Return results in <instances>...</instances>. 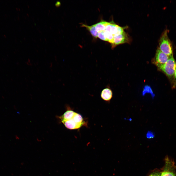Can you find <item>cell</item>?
Segmentation results:
<instances>
[{
    "mask_svg": "<svg viewBox=\"0 0 176 176\" xmlns=\"http://www.w3.org/2000/svg\"><path fill=\"white\" fill-rule=\"evenodd\" d=\"M66 111L62 115L57 116L61 122L67 129L75 130L86 126V122L81 114L67 107Z\"/></svg>",
    "mask_w": 176,
    "mask_h": 176,
    "instance_id": "cell-1",
    "label": "cell"
},
{
    "mask_svg": "<svg viewBox=\"0 0 176 176\" xmlns=\"http://www.w3.org/2000/svg\"><path fill=\"white\" fill-rule=\"evenodd\" d=\"M176 66V63L173 56L170 57L165 64L157 66L158 69L164 72L172 83Z\"/></svg>",
    "mask_w": 176,
    "mask_h": 176,
    "instance_id": "cell-2",
    "label": "cell"
},
{
    "mask_svg": "<svg viewBox=\"0 0 176 176\" xmlns=\"http://www.w3.org/2000/svg\"><path fill=\"white\" fill-rule=\"evenodd\" d=\"M158 49L169 57L173 56L172 47L165 31L161 37Z\"/></svg>",
    "mask_w": 176,
    "mask_h": 176,
    "instance_id": "cell-3",
    "label": "cell"
},
{
    "mask_svg": "<svg viewBox=\"0 0 176 176\" xmlns=\"http://www.w3.org/2000/svg\"><path fill=\"white\" fill-rule=\"evenodd\" d=\"M176 166L174 162L168 157L165 159V165L160 176H176Z\"/></svg>",
    "mask_w": 176,
    "mask_h": 176,
    "instance_id": "cell-4",
    "label": "cell"
},
{
    "mask_svg": "<svg viewBox=\"0 0 176 176\" xmlns=\"http://www.w3.org/2000/svg\"><path fill=\"white\" fill-rule=\"evenodd\" d=\"M130 39L127 34L124 31L114 36L112 47L113 48L117 45L122 44L129 43Z\"/></svg>",
    "mask_w": 176,
    "mask_h": 176,
    "instance_id": "cell-5",
    "label": "cell"
},
{
    "mask_svg": "<svg viewBox=\"0 0 176 176\" xmlns=\"http://www.w3.org/2000/svg\"><path fill=\"white\" fill-rule=\"evenodd\" d=\"M169 57L158 49L156 50L153 63L156 66L164 64L167 61Z\"/></svg>",
    "mask_w": 176,
    "mask_h": 176,
    "instance_id": "cell-6",
    "label": "cell"
},
{
    "mask_svg": "<svg viewBox=\"0 0 176 176\" xmlns=\"http://www.w3.org/2000/svg\"><path fill=\"white\" fill-rule=\"evenodd\" d=\"M113 34L114 36L123 32V28L115 23L108 22L104 30Z\"/></svg>",
    "mask_w": 176,
    "mask_h": 176,
    "instance_id": "cell-7",
    "label": "cell"
},
{
    "mask_svg": "<svg viewBox=\"0 0 176 176\" xmlns=\"http://www.w3.org/2000/svg\"><path fill=\"white\" fill-rule=\"evenodd\" d=\"M112 90L108 88H106L103 89L100 94V97L102 99L107 102L110 101L112 98Z\"/></svg>",
    "mask_w": 176,
    "mask_h": 176,
    "instance_id": "cell-8",
    "label": "cell"
},
{
    "mask_svg": "<svg viewBox=\"0 0 176 176\" xmlns=\"http://www.w3.org/2000/svg\"><path fill=\"white\" fill-rule=\"evenodd\" d=\"M82 27H85L88 30L92 35L94 37L97 38L98 37V32L97 31L95 24L89 26L87 25L82 24Z\"/></svg>",
    "mask_w": 176,
    "mask_h": 176,
    "instance_id": "cell-9",
    "label": "cell"
},
{
    "mask_svg": "<svg viewBox=\"0 0 176 176\" xmlns=\"http://www.w3.org/2000/svg\"><path fill=\"white\" fill-rule=\"evenodd\" d=\"M108 22L102 21L95 24L97 31L98 32L104 30Z\"/></svg>",
    "mask_w": 176,
    "mask_h": 176,
    "instance_id": "cell-10",
    "label": "cell"
},
{
    "mask_svg": "<svg viewBox=\"0 0 176 176\" xmlns=\"http://www.w3.org/2000/svg\"><path fill=\"white\" fill-rule=\"evenodd\" d=\"M146 93H150L153 97L154 96V94L153 93L151 88L149 86H145L144 87L143 91L142 92L143 95H144Z\"/></svg>",
    "mask_w": 176,
    "mask_h": 176,
    "instance_id": "cell-11",
    "label": "cell"
},
{
    "mask_svg": "<svg viewBox=\"0 0 176 176\" xmlns=\"http://www.w3.org/2000/svg\"><path fill=\"white\" fill-rule=\"evenodd\" d=\"M103 31L98 32V37L102 40L107 41V39L104 34Z\"/></svg>",
    "mask_w": 176,
    "mask_h": 176,
    "instance_id": "cell-12",
    "label": "cell"
},
{
    "mask_svg": "<svg viewBox=\"0 0 176 176\" xmlns=\"http://www.w3.org/2000/svg\"><path fill=\"white\" fill-rule=\"evenodd\" d=\"M172 84V88H176V66L174 74V79Z\"/></svg>",
    "mask_w": 176,
    "mask_h": 176,
    "instance_id": "cell-13",
    "label": "cell"
},
{
    "mask_svg": "<svg viewBox=\"0 0 176 176\" xmlns=\"http://www.w3.org/2000/svg\"><path fill=\"white\" fill-rule=\"evenodd\" d=\"M161 173L159 172L154 173L149 176H160Z\"/></svg>",
    "mask_w": 176,
    "mask_h": 176,
    "instance_id": "cell-14",
    "label": "cell"
},
{
    "mask_svg": "<svg viewBox=\"0 0 176 176\" xmlns=\"http://www.w3.org/2000/svg\"><path fill=\"white\" fill-rule=\"evenodd\" d=\"M148 135H147V137L148 138H153L154 136V134L152 133H148Z\"/></svg>",
    "mask_w": 176,
    "mask_h": 176,
    "instance_id": "cell-15",
    "label": "cell"
},
{
    "mask_svg": "<svg viewBox=\"0 0 176 176\" xmlns=\"http://www.w3.org/2000/svg\"><path fill=\"white\" fill-rule=\"evenodd\" d=\"M60 2L59 1H57L56 2L55 5L56 6H58L60 5Z\"/></svg>",
    "mask_w": 176,
    "mask_h": 176,
    "instance_id": "cell-16",
    "label": "cell"
}]
</instances>
